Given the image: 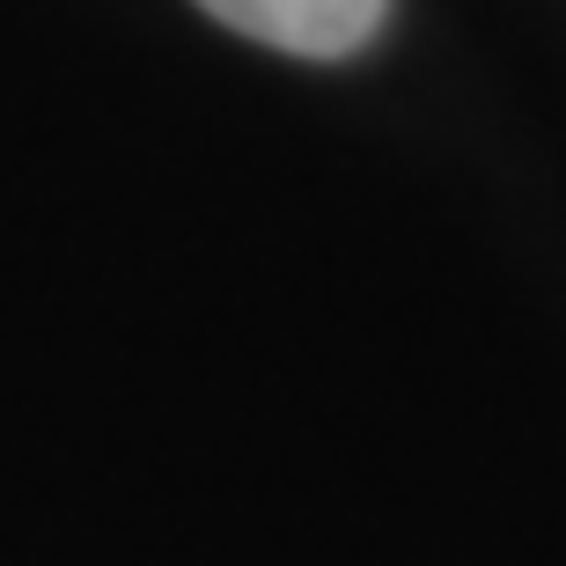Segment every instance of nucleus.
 Here are the masks:
<instances>
[{
  "label": "nucleus",
  "mask_w": 566,
  "mask_h": 566,
  "mask_svg": "<svg viewBox=\"0 0 566 566\" xmlns=\"http://www.w3.org/2000/svg\"><path fill=\"white\" fill-rule=\"evenodd\" d=\"M235 38L294 52V60H346L382 30L390 0H199Z\"/></svg>",
  "instance_id": "nucleus-1"
}]
</instances>
